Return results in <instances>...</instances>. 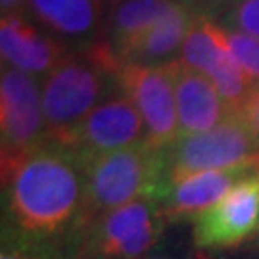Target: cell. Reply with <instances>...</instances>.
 <instances>
[{
	"mask_svg": "<svg viewBox=\"0 0 259 259\" xmlns=\"http://www.w3.org/2000/svg\"><path fill=\"white\" fill-rule=\"evenodd\" d=\"M169 0H119L110 23V47L125 65L131 48L156 25Z\"/></svg>",
	"mask_w": 259,
	"mask_h": 259,
	"instance_id": "obj_15",
	"label": "cell"
},
{
	"mask_svg": "<svg viewBox=\"0 0 259 259\" xmlns=\"http://www.w3.org/2000/svg\"><path fill=\"white\" fill-rule=\"evenodd\" d=\"M87 169L75 150L45 142L2 171L4 232L60 250L65 244L75 248L83 231Z\"/></svg>",
	"mask_w": 259,
	"mask_h": 259,
	"instance_id": "obj_1",
	"label": "cell"
},
{
	"mask_svg": "<svg viewBox=\"0 0 259 259\" xmlns=\"http://www.w3.org/2000/svg\"><path fill=\"white\" fill-rule=\"evenodd\" d=\"M175 94L181 137L211 131L234 115L221 98L211 79L183 65L181 60L177 71Z\"/></svg>",
	"mask_w": 259,
	"mask_h": 259,
	"instance_id": "obj_12",
	"label": "cell"
},
{
	"mask_svg": "<svg viewBox=\"0 0 259 259\" xmlns=\"http://www.w3.org/2000/svg\"><path fill=\"white\" fill-rule=\"evenodd\" d=\"M123 64L110 42H98L81 56H67L40 87L48 142L69 146L75 131L104 100L119 89Z\"/></svg>",
	"mask_w": 259,
	"mask_h": 259,
	"instance_id": "obj_2",
	"label": "cell"
},
{
	"mask_svg": "<svg viewBox=\"0 0 259 259\" xmlns=\"http://www.w3.org/2000/svg\"><path fill=\"white\" fill-rule=\"evenodd\" d=\"M198 18L183 0H169L156 25L140 38L125 58V64H169L179 60L190 25Z\"/></svg>",
	"mask_w": 259,
	"mask_h": 259,
	"instance_id": "obj_13",
	"label": "cell"
},
{
	"mask_svg": "<svg viewBox=\"0 0 259 259\" xmlns=\"http://www.w3.org/2000/svg\"><path fill=\"white\" fill-rule=\"evenodd\" d=\"M238 115L248 123V127L255 133V137L259 139V87H253L250 98L246 100V104H244V108H242Z\"/></svg>",
	"mask_w": 259,
	"mask_h": 259,
	"instance_id": "obj_22",
	"label": "cell"
},
{
	"mask_svg": "<svg viewBox=\"0 0 259 259\" xmlns=\"http://www.w3.org/2000/svg\"><path fill=\"white\" fill-rule=\"evenodd\" d=\"M185 4H188L196 16L213 19L221 18L227 10L231 8L236 0H183Z\"/></svg>",
	"mask_w": 259,
	"mask_h": 259,
	"instance_id": "obj_21",
	"label": "cell"
},
{
	"mask_svg": "<svg viewBox=\"0 0 259 259\" xmlns=\"http://www.w3.org/2000/svg\"><path fill=\"white\" fill-rule=\"evenodd\" d=\"M163 219V207L156 198L121 205L81 232L73 259H142L161 234Z\"/></svg>",
	"mask_w": 259,
	"mask_h": 259,
	"instance_id": "obj_5",
	"label": "cell"
},
{
	"mask_svg": "<svg viewBox=\"0 0 259 259\" xmlns=\"http://www.w3.org/2000/svg\"><path fill=\"white\" fill-rule=\"evenodd\" d=\"M0 54L8 67L29 75H48L67 58L65 42L35 27L21 14L2 16Z\"/></svg>",
	"mask_w": 259,
	"mask_h": 259,
	"instance_id": "obj_10",
	"label": "cell"
},
{
	"mask_svg": "<svg viewBox=\"0 0 259 259\" xmlns=\"http://www.w3.org/2000/svg\"><path fill=\"white\" fill-rule=\"evenodd\" d=\"M165 190V148L148 140L89 161L83 231L106 213ZM81 231V232H83ZM81 236V234H79ZM79 240V238H77Z\"/></svg>",
	"mask_w": 259,
	"mask_h": 259,
	"instance_id": "obj_3",
	"label": "cell"
},
{
	"mask_svg": "<svg viewBox=\"0 0 259 259\" xmlns=\"http://www.w3.org/2000/svg\"><path fill=\"white\" fill-rule=\"evenodd\" d=\"M0 259H71V255L60 248L21 240L14 234L4 232Z\"/></svg>",
	"mask_w": 259,
	"mask_h": 259,
	"instance_id": "obj_18",
	"label": "cell"
},
{
	"mask_svg": "<svg viewBox=\"0 0 259 259\" xmlns=\"http://www.w3.org/2000/svg\"><path fill=\"white\" fill-rule=\"evenodd\" d=\"M0 137L2 171L48 142L37 79L14 67H2L0 77Z\"/></svg>",
	"mask_w": 259,
	"mask_h": 259,
	"instance_id": "obj_6",
	"label": "cell"
},
{
	"mask_svg": "<svg viewBox=\"0 0 259 259\" xmlns=\"http://www.w3.org/2000/svg\"><path fill=\"white\" fill-rule=\"evenodd\" d=\"M142 259H175V257H167V255H152V257H142Z\"/></svg>",
	"mask_w": 259,
	"mask_h": 259,
	"instance_id": "obj_24",
	"label": "cell"
},
{
	"mask_svg": "<svg viewBox=\"0 0 259 259\" xmlns=\"http://www.w3.org/2000/svg\"><path fill=\"white\" fill-rule=\"evenodd\" d=\"M27 10L50 35L89 40L102 27L104 0H27Z\"/></svg>",
	"mask_w": 259,
	"mask_h": 259,
	"instance_id": "obj_14",
	"label": "cell"
},
{
	"mask_svg": "<svg viewBox=\"0 0 259 259\" xmlns=\"http://www.w3.org/2000/svg\"><path fill=\"white\" fill-rule=\"evenodd\" d=\"M146 125L139 108L125 93L113 94L75 131L67 148L75 150L84 161L133 148L146 142Z\"/></svg>",
	"mask_w": 259,
	"mask_h": 259,
	"instance_id": "obj_8",
	"label": "cell"
},
{
	"mask_svg": "<svg viewBox=\"0 0 259 259\" xmlns=\"http://www.w3.org/2000/svg\"><path fill=\"white\" fill-rule=\"evenodd\" d=\"M227 48H229V40H227L225 29L213 19L198 16L186 33L179 60L186 67L207 75L215 62L219 60V56L223 54V50Z\"/></svg>",
	"mask_w": 259,
	"mask_h": 259,
	"instance_id": "obj_16",
	"label": "cell"
},
{
	"mask_svg": "<svg viewBox=\"0 0 259 259\" xmlns=\"http://www.w3.org/2000/svg\"><path fill=\"white\" fill-rule=\"evenodd\" d=\"M179 60L169 64H125L119 71V89L139 108L146 125V139L157 148H169L179 137L177 113Z\"/></svg>",
	"mask_w": 259,
	"mask_h": 259,
	"instance_id": "obj_7",
	"label": "cell"
},
{
	"mask_svg": "<svg viewBox=\"0 0 259 259\" xmlns=\"http://www.w3.org/2000/svg\"><path fill=\"white\" fill-rule=\"evenodd\" d=\"M207 77L217 87V91H219L221 98L225 100V104L229 106V110L234 115H238L242 108H244L246 100L250 98L253 84L248 79L246 71L242 69L236 56L232 54L231 47L227 50H223V54L219 56V60L215 62V65L207 73Z\"/></svg>",
	"mask_w": 259,
	"mask_h": 259,
	"instance_id": "obj_17",
	"label": "cell"
},
{
	"mask_svg": "<svg viewBox=\"0 0 259 259\" xmlns=\"http://www.w3.org/2000/svg\"><path fill=\"white\" fill-rule=\"evenodd\" d=\"M251 163H259V139L240 115H231L215 129L179 137L165 148V188L196 173Z\"/></svg>",
	"mask_w": 259,
	"mask_h": 259,
	"instance_id": "obj_4",
	"label": "cell"
},
{
	"mask_svg": "<svg viewBox=\"0 0 259 259\" xmlns=\"http://www.w3.org/2000/svg\"><path fill=\"white\" fill-rule=\"evenodd\" d=\"M259 173V163L240 165L219 171H204L185 177L165 188L159 198L167 219H196L200 213L219 204L240 181Z\"/></svg>",
	"mask_w": 259,
	"mask_h": 259,
	"instance_id": "obj_11",
	"label": "cell"
},
{
	"mask_svg": "<svg viewBox=\"0 0 259 259\" xmlns=\"http://www.w3.org/2000/svg\"><path fill=\"white\" fill-rule=\"evenodd\" d=\"M219 19L221 27L259 38V0H236Z\"/></svg>",
	"mask_w": 259,
	"mask_h": 259,
	"instance_id": "obj_19",
	"label": "cell"
},
{
	"mask_svg": "<svg viewBox=\"0 0 259 259\" xmlns=\"http://www.w3.org/2000/svg\"><path fill=\"white\" fill-rule=\"evenodd\" d=\"M259 229V175L240 181L219 204L194 219V242L219 250L244 242Z\"/></svg>",
	"mask_w": 259,
	"mask_h": 259,
	"instance_id": "obj_9",
	"label": "cell"
},
{
	"mask_svg": "<svg viewBox=\"0 0 259 259\" xmlns=\"http://www.w3.org/2000/svg\"><path fill=\"white\" fill-rule=\"evenodd\" d=\"M23 8H27V0H0L2 16H16Z\"/></svg>",
	"mask_w": 259,
	"mask_h": 259,
	"instance_id": "obj_23",
	"label": "cell"
},
{
	"mask_svg": "<svg viewBox=\"0 0 259 259\" xmlns=\"http://www.w3.org/2000/svg\"><path fill=\"white\" fill-rule=\"evenodd\" d=\"M225 33H227V40L232 54L240 62L242 69L246 71L251 84L259 87V38L238 33V31H229V29H225Z\"/></svg>",
	"mask_w": 259,
	"mask_h": 259,
	"instance_id": "obj_20",
	"label": "cell"
}]
</instances>
